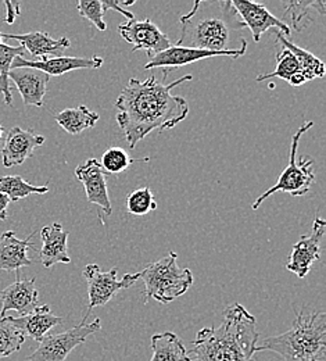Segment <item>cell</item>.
Returning <instances> with one entry per match:
<instances>
[{
    "mask_svg": "<svg viewBox=\"0 0 326 361\" xmlns=\"http://www.w3.org/2000/svg\"><path fill=\"white\" fill-rule=\"evenodd\" d=\"M192 80L193 75L187 74L167 85L158 82L154 75L144 81H128L114 106L118 110L117 124L125 134L130 149H135L138 142L151 133L173 130L187 120L189 104L184 97L173 94V90Z\"/></svg>",
    "mask_w": 326,
    "mask_h": 361,
    "instance_id": "obj_1",
    "label": "cell"
},
{
    "mask_svg": "<svg viewBox=\"0 0 326 361\" xmlns=\"http://www.w3.org/2000/svg\"><path fill=\"white\" fill-rule=\"evenodd\" d=\"M180 23L181 35L177 46L221 53L234 60L247 51V41L243 38L246 25L232 0H196Z\"/></svg>",
    "mask_w": 326,
    "mask_h": 361,
    "instance_id": "obj_2",
    "label": "cell"
},
{
    "mask_svg": "<svg viewBox=\"0 0 326 361\" xmlns=\"http://www.w3.org/2000/svg\"><path fill=\"white\" fill-rule=\"evenodd\" d=\"M258 332L256 317L239 303L228 306L222 324L197 332L187 361H256Z\"/></svg>",
    "mask_w": 326,
    "mask_h": 361,
    "instance_id": "obj_3",
    "label": "cell"
},
{
    "mask_svg": "<svg viewBox=\"0 0 326 361\" xmlns=\"http://www.w3.org/2000/svg\"><path fill=\"white\" fill-rule=\"evenodd\" d=\"M274 352L283 361H322L326 352V314L297 312L289 331L257 343V352Z\"/></svg>",
    "mask_w": 326,
    "mask_h": 361,
    "instance_id": "obj_4",
    "label": "cell"
},
{
    "mask_svg": "<svg viewBox=\"0 0 326 361\" xmlns=\"http://www.w3.org/2000/svg\"><path fill=\"white\" fill-rule=\"evenodd\" d=\"M177 259L178 255L171 252L139 272V279L144 282V303L149 299H154L163 305H168L185 295L193 285L194 278L192 271L180 267Z\"/></svg>",
    "mask_w": 326,
    "mask_h": 361,
    "instance_id": "obj_5",
    "label": "cell"
},
{
    "mask_svg": "<svg viewBox=\"0 0 326 361\" xmlns=\"http://www.w3.org/2000/svg\"><path fill=\"white\" fill-rule=\"evenodd\" d=\"M313 121H306L291 136L290 153H289V163L283 173L280 174L278 182L271 186L267 192L257 197L253 203V210H257L264 200H267L271 195L277 192H286L293 197L304 196L310 192L313 185L315 183V174H314V161L310 159H299L297 160V149L301 136L304 135L310 128H313Z\"/></svg>",
    "mask_w": 326,
    "mask_h": 361,
    "instance_id": "obj_6",
    "label": "cell"
},
{
    "mask_svg": "<svg viewBox=\"0 0 326 361\" xmlns=\"http://www.w3.org/2000/svg\"><path fill=\"white\" fill-rule=\"evenodd\" d=\"M100 329V319L96 318L92 322L82 321L63 334L46 335L39 342L38 349L28 357V361H65L77 346L85 343L88 336Z\"/></svg>",
    "mask_w": 326,
    "mask_h": 361,
    "instance_id": "obj_7",
    "label": "cell"
},
{
    "mask_svg": "<svg viewBox=\"0 0 326 361\" xmlns=\"http://www.w3.org/2000/svg\"><path fill=\"white\" fill-rule=\"evenodd\" d=\"M118 269L110 271H101L97 264H88L82 272L84 278L88 282V312L82 321H87L88 316L94 307L107 305L118 292L131 288L138 279L139 272L127 274L123 279H117Z\"/></svg>",
    "mask_w": 326,
    "mask_h": 361,
    "instance_id": "obj_8",
    "label": "cell"
},
{
    "mask_svg": "<svg viewBox=\"0 0 326 361\" xmlns=\"http://www.w3.org/2000/svg\"><path fill=\"white\" fill-rule=\"evenodd\" d=\"M118 31L124 41L134 45L132 51L144 50L150 59L171 47L168 37L150 18L128 20L120 24Z\"/></svg>",
    "mask_w": 326,
    "mask_h": 361,
    "instance_id": "obj_9",
    "label": "cell"
},
{
    "mask_svg": "<svg viewBox=\"0 0 326 361\" xmlns=\"http://www.w3.org/2000/svg\"><path fill=\"white\" fill-rule=\"evenodd\" d=\"M326 223L324 219L317 217L313 223L310 235L301 236L299 242L293 245L289 263L286 269L299 278H306L313 264L321 259V243L325 236Z\"/></svg>",
    "mask_w": 326,
    "mask_h": 361,
    "instance_id": "obj_10",
    "label": "cell"
},
{
    "mask_svg": "<svg viewBox=\"0 0 326 361\" xmlns=\"http://www.w3.org/2000/svg\"><path fill=\"white\" fill-rule=\"evenodd\" d=\"M233 7L237 11L240 20L250 30L256 44H260L263 34L271 28H278L286 37L291 32L290 28L275 17L264 4L249 0H232Z\"/></svg>",
    "mask_w": 326,
    "mask_h": 361,
    "instance_id": "obj_11",
    "label": "cell"
},
{
    "mask_svg": "<svg viewBox=\"0 0 326 361\" xmlns=\"http://www.w3.org/2000/svg\"><path fill=\"white\" fill-rule=\"evenodd\" d=\"M100 56L92 57H47L42 60H27L23 56L14 59L11 68H35L49 77H60L75 70H97L103 66Z\"/></svg>",
    "mask_w": 326,
    "mask_h": 361,
    "instance_id": "obj_12",
    "label": "cell"
},
{
    "mask_svg": "<svg viewBox=\"0 0 326 361\" xmlns=\"http://www.w3.org/2000/svg\"><path fill=\"white\" fill-rule=\"evenodd\" d=\"M35 278L18 279L0 292V318L10 310L20 316H27L38 307L39 293L35 285Z\"/></svg>",
    "mask_w": 326,
    "mask_h": 361,
    "instance_id": "obj_13",
    "label": "cell"
},
{
    "mask_svg": "<svg viewBox=\"0 0 326 361\" xmlns=\"http://www.w3.org/2000/svg\"><path fill=\"white\" fill-rule=\"evenodd\" d=\"M75 177L84 185L89 203L100 207L106 216H111L113 209L108 197L106 174L96 159H89L75 169Z\"/></svg>",
    "mask_w": 326,
    "mask_h": 361,
    "instance_id": "obj_14",
    "label": "cell"
},
{
    "mask_svg": "<svg viewBox=\"0 0 326 361\" xmlns=\"http://www.w3.org/2000/svg\"><path fill=\"white\" fill-rule=\"evenodd\" d=\"M45 143V136L35 134L34 130H23L14 127L8 131L1 149L3 166L10 169L23 164L34 156V150Z\"/></svg>",
    "mask_w": 326,
    "mask_h": 361,
    "instance_id": "obj_15",
    "label": "cell"
},
{
    "mask_svg": "<svg viewBox=\"0 0 326 361\" xmlns=\"http://www.w3.org/2000/svg\"><path fill=\"white\" fill-rule=\"evenodd\" d=\"M8 80L14 82L25 106L42 107L50 77L35 68H11Z\"/></svg>",
    "mask_w": 326,
    "mask_h": 361,
    "instance_id": "obj_16",
    "label": "cell"
},
{
    "mask_svg": "<svg viewBox=\"0 0 326 361\" xmlns=\"http://www.w3.org/2000/svg\"><path fill=\"white\" fill-rule=\"evenodd\" d=\"M32 232L27 239H18L15 232L7 231L0 235V271H15L31 266L34 262L28 256V250L32 246Z\"/></svg>",
    "mask_w": 326,
    "mask_h": 361,
    "instance_id": "obj_17",
    "label": "cell"
},
{
    "mask_svg": "<svg viewBox=\"0 0 326 361\" xmlns=\"http://www.w3.org/2000/svg\"><path fill=\"white\" fill-rule=\"evenodd\" d=\"M217 56H222V54L221 53H214V51H206V50H197V49H187V47H181V46L171 45L170 49L156 54L151 59H149V61L144 66V70L163 68L164 70V77L167 78L170 71L178 70L180 67H184V66H187L190 63H196L199 60L217 57Z\"/></svg>",
    "mask_w": 326,
    "mask_h": 361,
    "instance_id": "obj_18",
    "label": "cell"
},
{
    "mask_svg": "<svg viewBox=\"0 0 326 361\" xmlns=\"http://www.w3.org/2000/svg\"><path fill=\"white\" fill-rule=\"evenodd\" d=\"M0 37H1V39L4 38V39L18 41L32 57H35L38 60L47 59V56L60 57L71 46L68 38L53 39L47 32H44V31H35V32H28V34H21V35L0 32Z\"/></svg>",
    "mask_w": 326,
    "mask_h": 361,
    "instance_id": "obj_19",
    "label": "cell"
},
{
    "mask_svg": "<svg viewBox=\"0 0 326 361\" xmlns=\"http://www.w3.org/2000/svg\"><path fill=\"white\" fill-rule=\"evenodd\" d=\"M42 249L39 252L41 263L45 269H50L54 264H70L71 257L68 256L67 242L68 232L60 223H53L51 226H45L41 231Z\"/></svg>",
    "mask_w": 326,
    "mask_h": 361,
    "instance_id": "obj_20",
    "label": "cell"
},
{
    "mask_svg": "<svg viewBox=\"0 0 326 361\" xmlns=\"http://www.w3.org/2000/svg\"><path fill=\"white\" fill-rule=\"evenodd\" d=\"M24 336H30L37 342H41L47 332L63 322V318L54 316L49 306H38L32 313L23 317H6Z\"/></svg>",
    "mask_w": 326,
    "mask_h": 361,
    "instance_id": "obj_21",
    "label": "cell"
},
{
    "mask_svg": "<svg viewBox=\"0 0 326 361\" xmlns=\"http://www.w3.org/2000/svg\"><path fill=\"white\" fill-rule=\"evenodd\" d=\"M100 116L87 106L65 109L54 114V120L57 121V124L71 135H78L85 130L94 128Z\"/></svg>",
    "mask_w": 326,
    "mask_h": 361,
    "instance_id": "obj_22",
    "label": "cell"
},
{
    "mask_svg": "<svg viewBox=\"0 0 326 361\" xmlns=\"http://www.w3.org/2000/svg\"><path fill=\"white\" fill-rule=\"evenodd\" d=\"M277 42L280 44L282 49H287L297 59L300 70H301L306 81H313L315 78H324L325 77V64L317 56H314L313 53L307 51L306 49H301L300 46L289 41V38L280 31L277 32Z\"/></svg>",
    "mask_w": 326,
    "mask_h": 361,
    "instance_id": "obj_23",
    "label": "cell"
},
{
    "mask_svg": "<svg viewBox=\"0 0 326 361\" xmlns=\"http://www.w3.org/2000/svg\"><path fill=\"white\" fill-rule=\"evenodd\" d=\"M150 342L153 350L150 361H187V348L177 334H154Z\"/></svg>",
    "mask_w": 326,
    "mask_h": 361,
    "instance_id": "obj_24",
    "label": "cell"
},
{
    "mask_svg": "<svg viewBox=\"0 0 326 361\" xmlns=\"http://www.w3.org/2000/svg\"><path fill=\"white\" fill-rule=\"evenodd\" d=\"M275 59H277L275 70L270 74L257 75V78H256L257 82H264V81L275 78V77L287 81L293 87H301L307 82L300 70L299 61L293 56V53H290L287 49H282V51H278L275 54Z\"/></svg>",
    "mask_w": 326,
    "mask_h": 361,
    "instance_id": "obj_25",
    "label": "cell"
},
{
    "mask_svg": "<svg viewBox=\"0 0 326 361\" xmlns=\"http://www.w3.org/2000/svg\"><path fill=\"white\" fill-rule=\"evenodd\" d=\"M311 8H318L321 14H325L326 3L324 0L315 1H289L284 4V17L283 23L287 25L290 24L291 28L297 32L303 31L307 24L313 23V17L310 16ZM289 27V25H287ZM290 28V31H291Z\"/></svg>",
    "mask_w": 326,
    "mask_h": 361,
    "instance_id": "obj_26",
    "label": "cell"
},
{
    "mask_svg": "<svg viewBox=\"0 0 326 361\" xmlns=\"http://www.w3.org/2000/svg\"><path fill=\"white\" fill-rule=\"evenodd\" d=\"M24 53H25V49L23 46H10L3 44L0 37V93L3 94L4 103L7 106H13L8 73L11 70V64L14 59L18 56H24Z\"/></svg>",
    "mask_w": 326,
    "mask_h": 361,
    "instance_id": "obj_27",
    "label": "cell"
},
{
    "mask_svg": "<svg viewBox=\"0 0 326 361\" xmlns=\"http://www.w3.org/2000/svg\"><path fill=\"white\" fill-rule=\"evenodd\" d=\"M49 192V186H35L28 183L20 176H4L0 177V193L6 195L10 202H18L32 193L45 195Z\"/></svg>",
    "mask_w": 326,
    "mask_h": 361,
    "instance_id": "obj_28",
    "label": "cell"
},
{
    "mask_svg": "<svg viewBox=\"0 0 326 361\" xmlns=\"http://www.w3.org/2000/svg\"><path fill=\"white\" fill-rule=\"evenodd\" d=\"M24 342L25 336L6 317L0 318V359L17 353Z\"/></svg>",
    "mask_w": 326,
    "mask_h": 361,
    "instance_id": "obj_29",
    "label": "cell"
},
{
    "mask_svg": "<svg viewBox=\"0 0 326 361\" xmlns=\"http://www.w3.org/2000/svg\"><path fill=\"white\" fill-rule=\"evenodd\" d=\"M157 209V202L149 188H139L127 196V210L132 216H146Z\"/></svg>",
    "mask_w": 326,
    "mask_h": 361,
    "instance_id": "obj_30",
    "label": "cell"
},
{
    "mask_svg": "<svg viewBox=\"0 0 326 361\" xmlns=\"http://www.w3.org/2000/svg\"><path fill=\"white\" fill-rule=\"evenodd\" d=\"M130 154L121 147H110L101 156V169L108 174H120L130 169L131 163H134Z\"/></svg>",
    "mask_w": 326,
    "mask_h": 361,
    "instance_id": "obj_31",
    "label": "cell"
},
{
    "mask_svg": "<svg viewBox=\"0 0 326 361\" xmlns=\"http://www.w3.org/2000/svg\"><path fill=\"white\" fill-rule=\"evenodd\" d=\"M77 7L80 11V16L89 20L99 31L104 32L107 30V25L103 20V16L106 11L103 10L101 0H92V1L81 0V1H78Z\"/></svg>",
    "mask_w": 326,
    "mask_h": 361,
    "instance_id": "obj_32",
    "label": "cell"
},
{
    "mask_svg": "<svg viewBox=\"0 0 326 361\" xmlns=\"http://www.w3.org/2000/svg\"><path fill=\"white\" fill-rule=\"evenodd\" d=\"M101 4H103V10H104V11H107V10H115V11H118L120 14H123V16H124L125 18H128V20L135 18L131 11L123 8L120 0H104V1H101Z\"/></svg>",
    "mask_w": 326,
    "mask_h": 361,
    "instance_id": "obj_33",
    "label": "cell"
},
{
    "mask_svg": "<svg viewBox=\"0 0 326 361\" xmlns=\"http://www.w3.org/2000/svg\"><path fill=\"white\" fill-rule=\"evenodd\" d=\"M10 203H11L10 199L6 195L0 193V221L7 220V207Z\"/></svg>",
    "mask_w": 326,
    "mask_h": 361,
    "instance_id": "obj_34",
    "label": "cell"
},
{
    "mask_svg": "<svg viewBox=\"0 0 326 361\" xmlns=\"http://www.w3.org/2000/svg\"><path fill=\"white\" fill-rule=\"evenodd\" d=\"M6 6H7L8 10H10V11H8V17L6 18V20H7V24H13V21H14V18H15L17 14L13 13V10H11V3H10V1H6Z\"/></svg>",
    "mask_w": 326,
    "mask_h": 361,
    "instance_id": "obj_35",
    "label": "cell"
},
{
    "mask_svg": "<svg viewBox=\"0 0 326 361\" xmlns=\"http://www.w3.org/2000/svg\"><path fill=\"white\" fill-rule=\"evenodd\" d=\"M1 136H3V126L0 124V139H1Z\"/></svg>",
    "mask_w": 326,
    "mask_h": 361,
    "instance_id": "obj_36",
    "label": "cell"
}]
</instances>
